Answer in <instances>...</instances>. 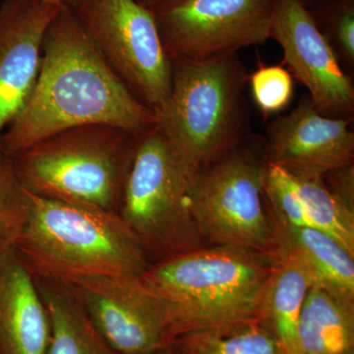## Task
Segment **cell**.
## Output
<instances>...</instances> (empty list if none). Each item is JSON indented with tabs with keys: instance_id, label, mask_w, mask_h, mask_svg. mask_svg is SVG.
<instances>
[{
	"instance_id": "obj_26",
	"label": "cell",
	"mask_w": 354,
	"mask_h": 354,
	"mask_svg": "<svg viewBox=\"0 0 354 354\" xmlns=\"http://www.w3.org/2000/svg\"><path fill=\"white\" fill-rule=\"evenodd\" d=\"M142 6L148 7V8H155L160 4L165 3V2L171 1V0H136Z\"/></svg>"
},
{
	"instance_id": "obj_10",
	"label": "cell",
	"mask_w": 354,
	"mask_h": 354,
	"mask_svg": "<svg viewBox=\"0 0 354 354\" xmlns=\"http://www.w3.org/2000/svg\"><path fill=\"white\" fill-rule=\"evenodd\" d=\"M71 288L95 329L118 354L169 348L176 337L171 305L142 274L91 277Z\"/></svg>"
},
{
	"instance_id": "obj_29",
	"label": "cell",
	"mask_w": 354,
	"mask_h": 354,
	"mask_svg": "<svg viewBox=\"0 0 354 354\" xmlns=\"http://www.w3.org/2000/svg\"><path fill=\"white\" fill-rule=\"evenodd\" d=\"M0 156H1V155H0Z\"/></svg>"
},
{
	"instance_id": "obj_1",
	"label": "cell",
	"mask_w": 354,
	"mask_h": 354,
	"mask_svg": "<svg viewBox=\"0 0 354 354\" xmlns=\"http://www.w3.org/2000/svg\"><path fill=\"white\" fill-rule=\"evenodd\" d=\"M109 124L139 135L157 124L106 64L73 8L62 6L44 37L29 100L2 137V156L16 153L70 128Z\"/></svg>"
},
{
	"instance_id": "obj_16",
	"label": "cell",
	"mask_w": 354,
	"mask_h": 354,
	"mask_svg": "<svg viewBox=\"0 0 354 354\" xmlns=\"http://www.w3.org/2000/svg\"><path fill=\"white\" fill-rule=\"evenodd\" d=\"M268 211L277 242L290 246L304 258L313 272L315 285L342 301L354 304V256L322 230L290 225L269 208Z\"/></svg>"
},
{
	"instance_id": "obj_19",
	"label": "cell",
	"mask_w": 354,
	"mask_h": 354,
	"mask_svg": "<svg viewBox=\"0 0 354 354\" xmlns=\"http://www.w3.org/2000/svg\"><path fill=\"white\" fill-rule=\"evenodd\" d=\"M176 354H286L278 339L259 323L228 330H191L177 335Z\"/></svg>"
},
{
	"instance_id": "obj_15",
	"label": "cell",
	"mask_w": 354,
	"mask_h": 354,
	"mask_svg": "<svg viewBox=\"0 0 354 354\" xmlns=\"http://www.w3.org/2000/svg\"><path fill=\"white\" fill-rule=\"evenodd\" d=\"M258 307V322L277 339L286 354H299L297 323L307 291L316 281L304 258L278 241Z\"/></svg>"
},
{
	"instance_id": "obj_20",
	"label": "cell",
	"mask_w": 354,
	"mask_h": 354,
	"mask_svg": "<svg viewBox=\"0 0 354 354\" xmlns=\"http://www.w3.org/2000/svg\"><path fill=\"white\" fill-rule=\"evenodd\" d=\"M291 177L311 227L329 234L354 256V212L330 192L322 177Z\"/></svg>"
},
{
	"instance_id": "obj_8",
	"label": "cell",
	"mask_w": 354,
	"mask_h": 354,
	"mask_svg": "<svg viewBox=\"0 0 354 354\" xmlns=\"http://www.w3.org/2000/svg\"><path fill=\"white\" fill-rule=\"evenodd\" d=\"M73 10L128 90L155 113L162 108L171 90L172 62L153 9L136 0H81Z\"/></svg>"
},
{
	"instance_id": "obj_2",
	"label": "cell",
	"mask_w": 354,
	"mask_h": 354,
	"mask_svg": "<svg viewBox=\"0 0 354 354\" xmlns=\"http://www.w3.org/2000/svg\"><path fill=\"white\" fill-rule=\"evenodd\" d=\"M31 211L15 247L36 279L73 286L109 274H143L151 267L118 214L29 193Z\"/></svg>"
},
{
	"instance_id": "obj_27",
	"label": "cell",
	"mask_w": 354,
	"mask_h": 354,
	"mask_svg": "<svg viewBox=\"0 0 354 354\" xmlns=\"http://www.w3.org/2000/svg\"><path fill=\"white\" fill-rule=\"evenodd\" d=\"M305 6L310 7L320 6V4L327 3V2L333 1V0H300Z\"/></svg>"
},
{
	"instance_id": "obj_9",
	"label": "cell",
	"mask_w": 354,
	"mask_h": 354,
	"mask_svg": "<svg viewBox=\"0 0 354 354\" xmlns=\"http://www.w3.org/2000/svg\"><path fill=\"white\" fill-rule=\"evenodd\" d=\"M277 0H171L153 8L174 62L237 53L271 39Z\"/></svg>"
},
{
	"instance_id": "obj_12",
	"label": "cell",
	"mask_w": 354,
	"mask_h": 354,
	"mask_svg": "<svg viewBox=\"0 0 354 354\" xmlns=\"http://www.w3.org/2000/svg\"><path fill=\"white\" fill-rule=\"evenodd\" d=\"M353 118H335L316 111L308 95L297 108L267 128L265 160L298 178L323 177L353 164Z\"/></svg>"
},
{
	"instance_id": "obj_21",
	"label": "cell",
	"mask_w": 354,
	"mask_h": 354,
	"mask_svg": "<svg viewBox=\"0 0 354 354\" xmlns=\"http://www.w3.org/2000/svg\"><path fill=\"white\" fill-rule=\"evenodd\" d=\"M31 211V197L21 184L12 162L0 156V255L15 247Z\"/></svg>"
},
{
	"instance_id": "obj_14",
	"label": "cell",
	"mask_w": 354,
	"mask_h": 354,
	"mask_svg": "<svg viewBox=\"0 0 354 354\" xmlns=\"http://www.w3.org/2000/svg\"><path fill=\"white\" fill-rule=\"evenodd\" d=\"M50 315L16 249L0 255V354H46Z\"/></svg>"
},
{
	"instance_id": "obj_28",
	"label": "cell",
	"mask_w": 354,
	"mask_h": 354,
	"mask_svg": "<svg viewBox=\"0 0 354 354\" xmlns=\"http://www.w3.org/2000/svg\"><path fill=\"white\" fill-rule=\"evenodd\" d=\"M140 354H176V351L171 346L169 348L157 349V351H149V353H140Z\"/></svg>"
},
{
	"instance_id": "obj_13",
	"label": "cell",
	"mask_w": 354,
	"mask_h": 354,
	"mask_svg": "<svg viewBox=\"0 0 354 354\" xmlns=\"http://www.w3.org/2000/svg\"><path fill=\"white\" fill-rule=\"evenodd\" d=\"M60 8L46 0H4L0 6V155L4 132L32 94L44 37Z\"/></svg>"
},
{
	"instance_id": "obj_6",
	"label": "cell",
	"mask_w": 354,
	"mask_h": 354,
	"mask_svg": "<svg viewBox=\"0 0 354 354\" xmlns=\"http://www.w3.org/2000/svg\"><path fill=\"white\" fill-rule=\"evenodd\" d=\"M196 174L157 125L137 136L118 215L151 265L204 246L188 203Z\"/></svg>"
},
{
	"instance_id": "obj_25",
	"label": "cell",
	"mask_w": 354,
	"mask_h": 354,
	"mask_svg": "<svg viewBox=\"0 0 354 354\" xmlns=\"http://www.w3.org/2000/svg\"><path fill=\"white\" fill-rule=\"evenodd\" d=\"M46 1L50 2V3L55 4L57 6H67L70 8H75L78 6L79 2L81 0H46Z\"/></svg>"
},
{
	"instance_id": "obj_22",
	"label": "cell",
	"mask_w": 354,
	"mask_h": 354,
	"mask_svg": "<svg viewBox=\"0 0 354 354\" xmlns=\"http://www.w3.org/2000/svg\"><path fill=\"white\" fill-rule=\"evenodd\" d=\"M317 24L348 66H354V0H333L315 6Z\"/></svg>"
},
{
	"instance_id": "obj_4",
	"label": "cell",
	"mask_w": 354,
	"mask_h": 354,
	"mask_svg": "<svg viewBox=\"0 0 354 354\" xmlns=\"http://www.w3.org/2000/svg\"><path fill=\"white\" fill-rule=\"evenodd\" d=\"M248 76L239 53L172 62L171 93L155 113L156 125L193 171L250 136Z\"/></svg>"
},
{
	"instance_id": "obj_17",
	"label": "cell",
	"mask_w": 354,
	"mask_h": 354,
	"mask_svg": "<svg viewBox=\"0 0 354 354\" xmlns=\"http://www.w3.org/2000/svg\"><path fill=\"white\" fill-rule=\"evenodd\" d=\"M297 342L299 354H354V304L312 286L298 319Z\"/></svg>"
},
{
	"instance_id": "obj_5",
	"label": "cell",
	"mask_w": 354,
	"mask_h": 354,
	"mask_svg": "<svg viewBox=\"0 0 354 354\" xmlns=\"http://www.w3.org/2000/svg\"><path fill=\"white\" fill-rule=\"evenodd\" d=\"M137 136L109 124L58 132L10 157L28 192L118 214Z\"/></svg>"
},
{
	"instance_id": "obj_23",
	"label": "cell",
	"mask_w": 354,
	"mask_h": 354,
	"mask_svg": "<svg viewBox=\"0 0 354 354\" xmlns=\"http://www.w3.org/2000/svg\"><path fill=\"white\" fill-rule=\"evenodd\" d=\"M293 77L283 65L260 64L248 76L251 94L263 113H279L293 97Z\"/></svg>"
},
{
	"instance_id": "obj_11",
	"label": "cell",
	"mask_w": 354,
	"mask_h": 354,
	"mask_svg": "<svg viewBox=\"0 0 354 354\" xmlns=\"http://www.w3.org/2000/svg\"><path fill=\"white\" fill-rule=\"evenodd\" d=\"M271 39L283 51V64L309 92L316 111L335 118H353L354 87L329 39L300 0H277Z\"/></svg>"
},
{
	"instance_id": "obj_24",
	"label": "cell",
	"mask_w": 354,
	"mask_h": 354,
	"mask_svg": "<svg viewBox=\"0 0 354 354\" xmlns=\"http://www.w3.org/2000/svg\"><path fill=\"white\" fill-rule=\"evenodd\" d=\"M322 178L330 192L354 212L353 162L328 172Z\"/></svg>"
},
{
	"instance_id": "obj_3",
	"label": "cell",
	"mask_w": 354,
	"mask_h": 354,
	"mask_svg": "<svg viewBox=\"0 0 354 354\" xmlns=\"http://www.w3.org/2000/svg\"><path fill=\"white\" fill-rule=\"evenodd\" d=\"M272 255L234 246H202L151 265L147 283L171 305L177 335L258 322Z\"/></svg>"
},
{
	"instance_id": "obj_18",
	"label": "cell",
	"mask_w": 354,
	"mask_h": 354,
	"mask_svg": "<svg viewBox=\"0 0 354 354\" xmlns=\"http://www.w3.org/2000/svg\"><path fill=\"white\" fill-rule=\"evenodd\" d=\"M34 279L50 319L46 354H118L95 329L71 286Z\"/></svg>"
},
{
	"instance_id": "obj_7",
	"label": "cell",
	"mask_w": 354,
	"mask_h": 354,
	"mask_svg": "<svg viewBox=\"0 0 354 354\" xmlns=\"http://www.w3.org/2000/svg\"><path fill=\"white\" fill-rule=\"evenodd\" d=\"M265 143L250 137L195 174L188 203L204 246L278 248L263 184Z\"/></svg>"
}]
</instances>
